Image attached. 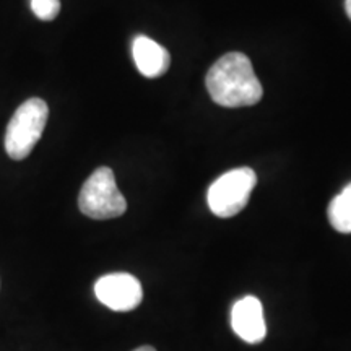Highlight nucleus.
Listing matches in <instances>:
<instances>
[{
    "label": "nucleus",
    "mask_w": 351,
    "mask_h": 351,
    "mask_svg": "<svg viewBox=\"0 0 351 351\" xmlns=\"http://www.w3.org/2000/svg\"><path fill=\"white\" fill-rule=\"evenodd\" d=\"M327 213L333 230L351 234V184L330 202Z\"/></svg>",
    "instance_id": "nucleus-8"
},
{
    "label": "nucleus",
    "mask_w": 351,
    "mask_h": 351,
    "mask_svg": "<svg viewBox=\"0 0 351 351\" xmlns=\"http://www.w3.org/2000/svg\"><path fill=\"white\" fill-rule=\"evenodd\" d=\"M205 83L215 103L225 108L254 106L263 95L251 60L241 52L219 57L208 70Z\"/></svg>",
    "instance_id": "nucleus-1"
},
{
    "label": "nucleus",
    "mask_w": 351,
    "mask_h": 351,
    "mask_svg": "<svg viewBox=\"0 0 351 351\" xmlns=\"http://www.w3.org/2000/svg\"><path fill=\"white\" fill-rule=\"evenodd\" d=\"M49 117V108L41 98L26 99L8 122L5 152L12 160L20 161L29 156L41 138Z\"/></svg>",
    "instance_id": "nucleus-2"
},
{
    "label": "nucleus",
    "mask_w": 351,
    "mask_h": 351,
    "mask_svg": "<svg viewBox=\"0 0 351 351\" xmlns=\"http://www.w3.org/2000/svg\"><path fill=\"white\" fill-rule=\"evenodd\" d=\"M132 56L138 72L147 78H158L168 72L171 65V56L161 44L152 38L140 34L132 44Z\"/></svg>",
    "instance_id": "nucleus-7"
},
{
    "label": "nucleus",
    "mask_w": 351,
    "mask_h": 351,
    "mask_svg": "<svg viewBox=\"0 0 351 351\" xmlns=\"http://www.w3.org/2000/svg\"><path fill=\"white\" fill-rule=\"evenodd\" d=\"M257 176L251 168L231 169L215 181L208 189V207L219 218L238 215L251 197Z\"/></svg>",
    "instance_id": "nucleus-4"
},
{
    "label": "nucleus",
    "mask_w": 351,
    "mask_h": 351,
    "mask_svg": "<svg viewBox=\"0 0 351 351\" xmlns=\"http://www.w3.org/2000/svg\"><path fill=\"white\" fill-rule=\"evenodd\" d=\"M134 351H156V350L153 348V346H140V348L134 350Z\"/></svg>",
    "instance_id": "nucleus-11"
},
{
    "label": "nucleus",
    "mask_w": 351,
    "mask_h": 351,
    "mask_svg": "<svg viewBox=\"0 0 351 351\" xmlns=\"http://www.w3.org/2000/svg\"><path fill=\"white\" fill-rule=\"evenodd\" d=\"M345 8H346V15H348L350 20H351V0H346Z\"/></svg>",
    "instance_id": "nucleus-10"
},
{
    "label": "nucleus",
    "mask_w": 351,
    "mask_h": 351,
    "mask_svg": "<svg viewBox=\"0 0 351 351\" xmlns=\"http://www.w3.org/2000/svg\"><path fill=\"white\" fill-rule=\"evenodd\" d=\"M231 327L241 340L261 343L267 335L262 302L256 296H244L236 301L231 311Z\"/></svg>",
    "instance_id": "nucleus-6"
},
{
    "label": "nucleus",
    "mask_w": 351,
    "mask_h": 351,
    "mask_svg": "<svg viewBox=\"0 0 351 351\" xmlns=\"http://www.w3.org/2000/svg\"><path fill=\"white\" fill-rule=\"evenodd\" d=\"M95 295L101 304L116 313H129L143 300L142 285L130 274H109L95 283Z\"/></svg>",
    "instance_id": "nucleus-5"
},
{
    "label": "nucleus",
    "mask_w": 351,
    "mask_h": 351,
    "mask_svg": "<svg viewBox=\"0 0 351 351\" xmlns=\"http://www.w3.org/2000/svg\"><path fill=\"white\" fill-rule=\"evenodd\" d=\"M32 10L39 20L52 21L60 12V0H32Z\"/></svg>",
    "instance_id": "nucleus-9"
},
{
    "label": "nucleus",
    "mask_w": 351,
    "mask_h": 351,
    "mask_svg": "<svg viewBox=\"0 0 351 351\" xmlns=\"http://www.w3.org/2000/svg\"><path fill=\"white\" fill-rule=\"evenodd\" d=\"M78 208L93 219H111L125 213V197L117 189L111 168H98L86 179L78 195Z\"/></svg>",
    "instance_id": "nucleus-3"
}]
</instances>
